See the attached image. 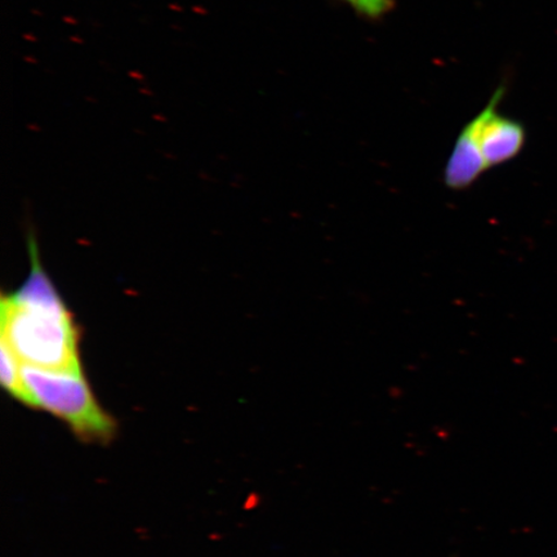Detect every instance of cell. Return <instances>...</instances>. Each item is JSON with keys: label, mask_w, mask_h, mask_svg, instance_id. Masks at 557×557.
Returning a JSON list of instances; mask_svg holds the SVG:
<instances>
[{"label": "cell", "mask_w": 557, "mask_h": 557, "mask_svg": "<svg viewBox=\"0 0 557 557\" xmlns=\"http://www.w3.org/2000/svg\"><path fill=\"white\" fill-rule=\"evenodd\" d=\"M30 275L15 294L2 296L0 333L23 366L83 373L79 332L29 238Z\"/></svg>", "instance_id": "obj_1"}, {"label": "cell", "mask_w": 557, "mask_h": 557, "mask_svg": "<svg viewBox=\"0 0 557 557\" xmlns=\"http://www.w3.org/2000/svg\"><path fill=\"white\" fill-rule=\"evenodd\" d=\"M23 377L33 408L58 416L85 441L108 442L113 438L115 421L96 400L85 373L23 366Z\"/></svg>", "instance_id": "obj_2"}, {"label": "cell", "mask_w": 557, "mask_h": 557, "mask_svg": "<svg viewBox=\"0 0 557 557\" xmlns=\"http://www.w3.org/2000/svg\"><path fill=\"white\" fill-rule=\"evenodd\" d=\"M506 87L499 86L486 107L465 128L475 141L486 169L503 165L517 158L527 143L524 124L499 113Z\"/></svg>", "instance_id": "obj_3"}, {"label": "cell", "mask_w": 557, "mask_h": 557, "mask_svg": "<svg viewBox=\"0 0 557 557\" xmlns=\"http://www.w3.org/2000/svg\"><path fill=\"white\" fill-rule=\"evenodd\" d=\"M486 171V164L475 141L470 132L463 127L445 165V186L455 191L469 189Z\"/></svg>", "instance_id": "obj_4"}, {"label": "cell", "mask_w": 557, "mask_h": 557, "mask_svg": "<svg viewBox=\"0 0 557 557\" xmlns=\"http://www.w3.org/2000/svg\"><path fill=\"white\" fill-rule=\"evenodd\" d=\"M2 383L7 393L11 394L13 398L26 406L33 407V400L29 392L25 386L23 377V364L13 354L9 345L2 343Z\"/></svg>", "instance_id": "obj_5"}, {"label": "cell", "mask_w": 557, "mask_h": 557, "mask_svg": "<svg viewBox=\"0 0 557 557\" xmlns=\"http://www.w3.org/2000/svg\"><path fill=\"white\" fill-rule=\"evenodd\" d=\"M366 20L379 21L395 9V0H339Z\"/></svg>", "instance_id": "obj_6"}]
</instances>
